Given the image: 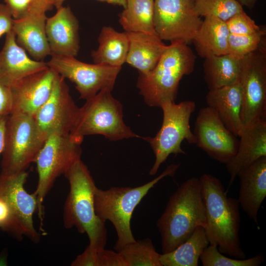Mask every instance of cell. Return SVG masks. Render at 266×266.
Returning a JSON list of instances; mask_svg holds the SVG:
<instances>
[{"label":"cell","mask_w":266,"mask_h":266,"mask_svg":"<svg viewBox=\"0 0 266 266\" xmlns=\"http://www.w3.org/2000/svg\"><path fill=\"white\" fill-rule=\"evenodd\" d=\"M199 179L205 210L204 229L209 243L215 244L222 254L245 259L239 235L241 219L238 199L228 197L222 182L214 175L203 173Z\"/></svg>","instance_id":"6da1fadb"},{"label":"cell","mask_w":266,"mask_h":266,"mask_svg":"<svg viewBox=\"0 0 266 266\" xmlns=\"http://www.w3.org/2000/svg\"><path fill=\"white\" fill-rule=\"evenodd\" d=\"M205 221L200 179L192 177L171 195L157 221L162 253H169L183 243L199 226L204 228Z\"/></svg>","instance_id":"7a4b0ae2"},{"label":"cell","mask_w":266,"mask_h":266,"mask_svg":"<svg viewBox=\"0 0 266 266\" xmlns=\"http://www.w3.org/2000/svg\"><path fill=\"white\" fill-rule=\"evenodd\" d=\"M64 175L69 184L64 208V227H74L79 233H86L91 248H105L107 240L105 222L95 211L94 193L97 186L87 166L80 160Z\"/></svg>","instance_id":"3957f363"},{"label":"cell","mask_w":266,"mask_h":266,"mask_svg":"<svg viewBox=\"0 0 266 266\" xmlns=\"http://www.w3.org/2000/svg\"><path fill=\"white\" fill-rule=\"evenodd\" d=\"M188 45L171 42L151 71L139 73L136 86L148 106L160 107L164 102L175 101L180 80L194 69L196 56Z\"/></svg>","instance_id":"277c9868"},{"label":"cell","mask_w":266,"mask_h":266,"mask_svg":"<svg viewBox=\"0 0 266 266\" xmlns=\"http://www.w3.org/2000/svg\"><path fill=\"white\" fill-rule=\"evenodd\" d=\"M179 166V164H174L168 165L157 177L136 187H113L105 190L96 187L95 211L101 220L105 222L108 220L114 227L117 236L114 250L119 251L136 240L131 227L134 209L159 181L166 176H173Z\"/></svg>","instance_id":"5b68a950"},{"label":"cell","mask_w":266,"mask_h":266,"mask_svg":"<svg viewBox=\"0 0 266 266\" xmlns=\"http://www.w3.org/2000/svg\"><path fill=\"white\" fill-rule=\"evenodd\" d=\"M111 90L103 89L86 100L79 108L75 125L69 135L81 144L84 137L100 134L110 141L141 136L133 132L124 122L123 106L111 94Z\"/></svg>","instance_id":"8992f818"},{"label":"cell","mask_w":266,"mask_h":266,"mask_svg":"<svg viewBox=\"0 0 266 266\" xmlns=\"http://www.w3.org/2000/svg\"><path fill=\"white\" fill-rule=\"evenodd\" d=\"M46 138L33 116L12 112L5 122L0 174L26 171L32 163L35 162Z\"/></svg>","instance_id":"52a82bcc"},{"label":"cell","mask_w":266,"mask_h":266,"mask_svg":"<svg viewBox=\"0 0 266 266\" xmlns=\"http://www.w3.org/2000/svg\"><path fill=\"white\" fill-rule=\"evenodd\" d=\"M160 107L163 112L160 129L153 137H142L150 144L155 156L154 163L149 172L151 175L156 174L170 154H186L181 147L183 141L185 140L191 144L196 143L190 125L191 116L196 108L195 102L186 100L176 103L167 101Z\"/></svg>","instance_id":"ba28073f"},{"label":"cell","mask_w":266,"mask_h":266,"mask_svg":"<svg viewBox=\"0 0 266 266\" xmlns=\"http://www.w3.org/2000/svg\"><path fill=\"white\" fill-rule=\"evenodd\" d=\"M82 152L80 144L69 135L53 134L47 137L35 161L38 179L34 193L36 196L37 211L41 224L43 202L46 196L56 179L81 160Z\"/></svg>","instance_id":"9c48e42d"},{"label":"cell","mask_w":266,"mask_h":266,"mask_svg":"<svg viewBox=\"0 0 266 266\" xmlns=\"http://www.w3.org/2000/svg\"><path fill=\"white\" fill-rule=\"evenodd\" d=\"M266 42L241 59L239 82L242 102L241 120L243 128L266 117Z\"/></svg>","instance_id":"30bf717a"},{"label":"cell","mask_w":266,"mask_h":266,"mask_svg":"<svg viewBox=\"0 0 266 266\" xmlns=\"http://www.w3.org/2000/svg\"><path fill=\"white\" fill-rule=\"evenodd\" d=\"M48 66L75 84L80 98L87 100L103 89H113L121 67L90 64L75 57L51 55Z\"/></svg>","instance_id":"8fae6325"},{"label":"cell","mask_w":266,"mask_h":266,"mask_svg":"<svg viewBox=\"0 0 266 266\" xmlns=\"http://www.w3.org/2000/svg\"><path fill=\"white\" fill-rule=\"evenodd\" d=\"M202 21L194 4L185 0H154V28L162 40L189 44Z\"/></svg>","instance_id":"7c38bea8"},{"label":"cell","mask_w":266,"mask_h":266,"mask_svg":"<svg viewBox=\"0 0 266 266\" xmlns=\"http://www.w3.org/2000/svg\"><path fill=\"white\" fill-rule=\"evenodd\" d=\"M28 176L26 171L16 174H0V196L8 203L13 219L11 234L17 238L26 236L34 242L40 240V235L33 224V216L37 209L36 196L30 194L24 185Z\"/></svg>","instance_id":"4fadbf2b"},{"label":"cell","mask_w":266,"mask_h":266,"mask_svg":"<svg viewBox=\"0 0 266 266\" xmlns=\"http://www.w3.org/2000/svg\"><path fill=\"white\" fill-rule=\"evenodd\" d=\"M79 110L65 79L57 73L49 98L33 118L46 137L53 134L67 135L75 125Z\"/></svg>","instance_id":"5bb4252c"},{"label":"cell","mask_w":266,"mask_h":266,"mask_svg":"<svg viewBox=\"0 0 266 266\" xmlns=\"http://www.w3.org/2000/svg\"><path fill=\"white\" fill-rule=\"evenodd\" d=\"M193 133L195 144L220 163L226 165L238 149L237 136L225 127L216 112L208 106L199 110Z\"/></svg>","instance_id":"9a60e30c"},{"label":"cell","mask_w":266,"mask_h":266,"mask_svg":"<svg viewBox=\"0 0 266 266\" xmlns=\"http://www.w3.org/2000/svg\"><path fill=\"white\" fill-rule=\"evenodd\" d=\"M56 74L48 67L22 78L11 86L12 112H19L33 117L49 98Z\"/></svg>","instance_id":"2e32d148"},{"label":"cell","mask_w":266,"mask_h":266,"mask_svg":"<svg viewBox=\"0 0 266 266\" xmlns=\"http://www.w3.org/2000/svg\"><path fill=\"white\" fill-rule=\"evenodd\" d=\"M57 10L45 25L51 56L75 57L80 48L78 20L68 6Z\"/></svg>","instance_id":"e0dca14e"},{"label":"cell","mask_w":266,"mask_h":266,"mask_svg":"<svg viewBox=\"0 0 266 266\" xmlns=\"http://www.w3.org/2000/svg\"><path fill=\"white\" fill-rule=\"evenodd\" d=\"M234 156L226 164L230 179L226 192L238 173L262 157L266 156V121L259 120L244 127Z\"/></svg>","instance_id":"ac0fdd59"},{"label":"cell","mask_w":266,"mask_h":266,"mask_svg":"<svg viewBox=\"0 0 266 266\" xmlns=\"http://www.w3.org/2000/svg\"><path fill=\"white\" fill-rule=\"evenodd\" d=\"M47 62L30 58L16 42L12 30L0 51V83L10 87L22 78L48 68Z\"/></svg>","instance_id":"d6986e66"},{"label":"cell","mask_w":266,"mask_h":266,"mask_svg":"<svg viewBox=\"0 0 266 266\" xmlns=\"http://www.w3.org/2000/svg\"><path fill=\"white\" fill-rule=\"evenodd\" d=\"M238 200L249 219L258 224V213L266 197V156L241 170Z\"/></svg>","instance_id":"ffe728a7"},{"label":"cell","mask_w":266,"mask_h":266,"mask_svg":"<svg viewBox=\"0 0 266 266\" xmlns=\"http://www.w3.org/2000/svg\"><path fill=\"white\" fill-rule=\"evenodd\" d=\"M47 18L46 13L31 12L13 20L17 43L37 61H44L51 54L45 30Z\"/></svg>","instance_id":"44dd1931"},{"label":"cell","mask_w":266,"mask_h":266,"mask_svg":"<svg viewBox=\"0 0 266 266\" xmlns=\"http://www.w3.org/2000/svg\"><path fill=\"white\" fill-rule=\"evenodd\" d=\"M205 100L207 106L216 112L225 127L238 137L243 129L241 120L242 94L239 81L209 90Z\"/></svg>","instance_id":"7402d4cb"},{"label":"cell","mask_w":266,"mask_h":266,"mask_svg":"<svg viewBox=\"0 0 266 266\" xmlns=\"http://www.w3.org/2000/svg\"><path fill=\"white\" fill-rule=\"evenodd\" d=\"M126 33L129 50L126 63L137 69L139 73L151 71L158 63L166 45L157 33Z\"/></svg>","instance_id":"603a6c76"},{"label":"cell","mask_w":266,"mask_h":266,"mask_svg":"<svg viewBox=\"0 0 266 266\" xmlns=\"http://www.w3.org/2000/svg\"><path fill=\"white\" fill-rule=\"evenodd\" d=\"M229 32L226 22L211 17H204L192 42L198 54L206 58L211 55L228 53Z\"/></svg>","instance_id":"cb8c5ba5"},{"label":"cell","mask_w":266,"mask_h":266,"mask_svg":"<svg viewBox=\"0 0 266 266\" xmlns=\"http://www.w3.org/2000/svg\"><path fill=\"white\" fill-rule=\"evenodd\" d=\"M99 46L91 56L94 64L121 67L126 63L129 50L127 33L110 26L102 28L98 39Z\"/></svg>","instance_id":"d4e9b609"},{"label":"cell","mask_w":266,"mask_h":266,"mask_svg":"<svg viewBox=\"0 0 266 266\" xmlns=\"http://www.w3.org/2000/svg\"><path fill=\"white\" fill-rule=\"evenodd\" d=\"M204 78L209 90L233 84L239 81L241 59L230 54L211 55L205 58Z\"/></svg>","instance_id":"484cf974"},{"label":"cell","mask_w":266,"mask_h":266,"mask_svg":"<svg viewBox=\"0 0 266 266\" xmlns=\"http://www.w3.org/2000/svg\"><path fill=\"white\" fill-rule=\"evenodd\" d=\"M204 229L197 227L190 237L172 251L160 254L162 266H198L200 256L209 245Z\"/></svg>","instance_id":"4316f807"},{"label":"cell","mask_w":266,"mask_h":266,"mask_svg":"<svg viewBox=\"0 0 266 266\" xmlns=\"http://www.w3.org/2000/svg\"><path fill=\"white\" fill-rule=\"evenodd\" d=\"M154 10V0H127L119 21L126 33H156Z\"/></svg>","instance_id":"83f0119b"},{"label":"cell","mask_w":266,"mask_h":266,"mask_svg":"<svg viewBox=\"0 0 266 266\" xmlns=\"http://www.w3.org/2000/svg\"><path fill=\"white\" fill-rule=\"evenodd\" d=\"M117 252L123 266H162L159 259L160 254L157 252L149 238L135 240Z\"/></svg>","instance_id":"f1b7e54d"},{"label":"cell","mask_w":266,"mask_h":266,"mask_svg":"<svg viewBox=\"0 0 266 266\" xmlns=\"http://www.w3.org/2000/svg\"><path fill=\"white\" fill-rule=\"evenodd\" d=\"M194 7L200 17H211L225 22L244 11L236 0H196Z\"/></svg>","instance_id":"f546056e"},{"label":"cell","mask_w":266,"mask_h":266,"mask_svg":"<svg viewBox=\"0 0 266 266\" xmlns=\"http://www.w3.org/2000/svg\"><path fill=\"white\" fill-rule=\"evenodd\" d=\"M200 259L203 266H260L265 261L264 256L262 254L244 259L226 257L218 250L217 246L213 243H209L204 249Z\"/></svg>","instance_id":"4dcf8cb0"},{"label":"cell","mask_w":266,"mask_h":266,"mask_svg":"<svg viewBox=\"0 0 266 266\" xmlns=\"http://www.w3.org/2000/svg\"><path fill=\"white\" fill-rule=\"evenodd\" d=\"M72 266H123L119 252L96 249L88 245L71 263Z\"/></svg>","instance_id":"1f68e13d"},{"label":"cell","mask_w":266,"mask_h":266,"mask_svg":"<svg viewBox=\"0 0 266 266\" xmlns=\"http://www.w3.org/2000/svg\"><path fill=\"white\" fill-rule=\"evenodd\" d=\"M266 40V29L259 32L245 35L229 34L228 53L238 59H242L258 49Z\"/></svg>","instance_id":"d6a6232c"},{"label":"cell","mask_w":266,"mask_h":266,"mask_svg":"<svg viewBox=\"0 0 266 266\" xmlns=\"http://www.w3.org/2000/svg\"><path fill=\"white\" fill-rule=\"evenodd\" d=\"M230 34L245 35L261 31L264 28L257 25L244 11L238 13L226 21Z\"/></svg>","instance_id":"836d02e7"},{"label":"cell","mask_w":266,"mask_h":266,"mask_svg":"<svg viewBox=\"0 0 266 266\" xmlns=\"http://www.w3.org/2000/svg\"><path fill=\"white\" fill-rule=\"evenodd\" d=\"M13 107L10 88L0 83V119L9 116L12 112Z\"/></svg>","instance_id":"e575fe53"},{"label":"cell","mask_w":266,"mask_h":266,"mask_svg":"<svg viewBox=\"0 0 266 266\" xmlns=\"http://www.w3.org/2000/svg\"><path fill=\"white\" fill-rule=\"evenodd\" d=\"M0 228L10 234L13 230L12 215L7 201L0 196Z\"/></svg>","instance_id":"d590c367"},{"label":"cell","mask_w":266,"mask_h":266,"mask_svg":"<svg viewBox=\"0 0 266 266\" xmlns=\"http://www.w3.org/2000/svg\"><path fill=\"white\" fill-rule=\"evenodd\" d=\"M5 4L8 7L14 19L25 15L29 10L33 0H5Z\"/></svg>","instance_id":"8d00e7d4"},{"label":"cell","mask_w":266,"mask_h":266,"mask_svg":"<svg viewBox=\"0 0 266 266\" xmlns=\"http://www.w3.org/2000/svg\"><path fill=\"white\" fill-rule=\"evenodd\" d=\"M14 18L8 7L0 3V37L12 30Z\"/></svg>","instance_id":"74e56055"},{"label":"cell","mask_w":266,"mask_h":266,"mask_svg":"<svg viewBox=\"0 0 266 266\" xmlns=\"http://www.w3.org/2000/svg\"><path fill=\"white\" fill-rule=\"evenodd\" d=\"M53 6V0H33L27 13L31 12L46 13Z\"/></svg>","instance_id":"f35d334b"},{"label":"cell","mask_w":266,"mask_h":266,"mask_svg":"<svg viewBox=\"0 0 266 266\" xmlns=\"http://www.w3.org/2000/svg\"><path fill=\"white\" fill-rule=\"evenodd\" d=\"M65 0H53V5L57 9L63 6ZM100 1L108 3L117 5L122 6L124 8L126 7L127 0H98Z\"/></svg>","instance_id":"ab89813d"},{"label":"cell","mask_w":266,"mask_h":266,"mask_svg":"<svg viewBox=\"0 0 266 266\" xmlns=\"http://www.w3.org/2000/svg\"><path fill=\"white\" fill-rule=\"evenodd\" d=\"M6 117L0 119V155L1 154L4 145L5 125Z\"/></svg>","instance_id":"60d3db41"},{"label":"cell","mask_w":266,"mask_h":266,"mask_svg":"<svg viewBox=\"0 0 266 266\" xmlns=\"http://www.w3.org/2000/svg\"><path fill=\"white\" fill-rule=\"evenodd\" d=\"M242 6L252 8L257 0H236Z\"/></svg>","instance_id":"b9f144b4"},{"label":"cell","mask_w":266,"mask_h":266,"mask_svg":"<svg viewBox=\"0 0 266 266\" xmlns=\"http://www.w3.org/2000/svg\"><path fill=\"white\" fill-rule=\"evenodd\" d=\"M185 0L194 4L196 0Z\"/></svg>","instance_id":"7bdbcfd3"},{"label":"cell","mask_w":266,"mask_h":266,"mask_svg":"<svg viewBox=\"0 0 266 266\" xmlns=\"http://www.w3.org/2000/svg\"></svg>","instance_id":"ee69618b"}]
</instances>
